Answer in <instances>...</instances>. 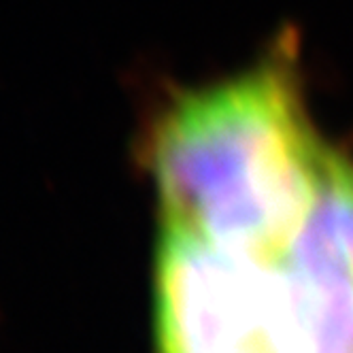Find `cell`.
Wrapping results in <instances>:
<instances>
[{
    "label": "cell",
    "mask_w": 353,
    "mask_h": 353,
    "mask_svg": "<svg viewBox=\"0 0 353 353\" xmlns=\"http://www.w3.org/2000/svg\"><path fill=\"white\" fill-rule=\"evenodd\" d=\"M158 353H288L276 260L162 223Z\"/></svg>",
    "instance_id": "cell-2"
},
{
    "label": "cell",
    "mask_w": 353,
    "mask_h": 353,
    "mask_svg": "<svg viewBox=\"0 0 353 353\" xmlns=\"http://www.w3.org/2000/svg\"><path fill=\"white\" fill-rule=\"evenodd\" d=\"M330 149L302 105L290 62L181 96L149 145L162 223L279 258L305 219Z\"/></svg>",
    "instance_id": "cell-1"
},
{
    "label": "cell",
    "mask_w": 353,
    "mask_h": 353,
    "mask_svg": "<svg viewBox=\"0 0 353 353\" xmlns=\"http://www.w3.org/2000/svg\"><path fill=\"white\" fill-rule=\"evenodd\" d=\"M276 279L288 353H353V162L334 151Z\"/></svg>",
    "instance_id": "cell-3"
}]
</instances>
